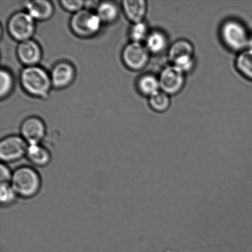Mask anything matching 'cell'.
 Listing matches in <instances>:
<instances>
[{"instance_id": "6da1fadb", "label": "cell", "mask_w": 252, "mask_h": 252, "mask_svg": "<svg viewBox=\"0 0 252 252\" xmlns=\"http://www.w3.org/2000/svg\"><path fill=\"white\" fill-rule=\"evenodd\" d=\"M20 81L27 94L38 98L48 97L53 87L50 74L38 65L26 66L21 71Z\"/></svg>"}, {"instance_id": "7a4b0ae2", "label": "cell", "mask_w": 252, "mask_h": 252, "mask_svg": "<svg viewBox=\"0 0 252 252\" xmlns=\"http://www.w3.org/2000/svg\"><path fill=\"white\" fill-rule=\"evenodd\" d=\"M11 187L17 195L24 198H31L38 193L41 188V179L35 170L22 167L12 174Z\"/></svg>"}, {"instance_id": "3957f363", "label": "cell", "mask_w": 252, "mask_h": 252, "mask_svg": "<svg viewBox=\"0 0 252 252\" xmlns=\"http://www.w3.org/2000/svg\"><path fill=\"white\" fill-rule=\"evenodd\" d=\"M102 24V22L97 14L83 9L73 14L70 20V26L76 35L88 38L98 33Z\"/></svg>"}, {"instance_id": "277c9868", "label": "cell", "mask_w": 252, "mask_h": 252, "mask_svg": "<svg viewBox=\"0 0 252 252\" xmlns=\"http://www.w3.org/2000/svg\"><path fill=\"white\" fill-rule=\"evenodd\" d=\"M7 31L15 40L21 42L31 39L35 31V21L27 12H17L7 22Z\"/></svg>"}, {"instance_id": "5b68a950", "label": "cell", "mask_w": 252, "mask_h": 252, "mask_svg": "<svg viewBox=\"0 0 252 252\" xmlns=\"http://www.w3.org/2000/svg\"><path fill=\"white\" fill-rule=\"evenodd\" d=\"M222 39L226 45L233 51H241L248 46L249 37L245 27L240 22L228 21L221 27Z\"/></svg>"}, {"instance_id": "8992f818", "label": "cell", "mask_w": 252, "mask_h": 252, "mask_svg": "<svg viewBox=\"0 0 252 252\" xmlns=\"http://www.w3.org/2000/svg\"><path fill=\"white\" fill-rule=\"evenodd\" d=\"M122 59L125 65L130 70H142L147 65L150 52L142 43L132 42L123 49Z\"/></svg>"}, {"instance_id": "52a82bcc", "label": "cell", "mask_w": 252, "mask_h": 252, "mask_svg": "<svg viewBox=\"0 0 252 252\" xmlns=\"http://www.w3.org/2000/svg\"><path fill=\"white\" fill-rule=\"evenodd\" d=\"M24 138L17 135L5 137L0 142V158L4 162H13L21 159L27 152Z\"/></svg>"}, {"instance_id": "ba28073f", "label": "cell", "mask_w": 252, "mask_h": 252, "mask_svg": "<svg viewBox=\"0 0 252 252\" xmlns=\"http://www.w3.org/2000/svg\"><path fill=\"white\" fill-rule=\"evenodd\" d=\"M160 88L168 95L175 94L182 90L185 84V73L174 65L162 71L159 78Z\"/></svg>"}, {"instance_id": "9c48e42d", "label": "cell", "mask_w": 252, "mask_h": 252, "mask_svg": "<svg viewBox=\"0 0 252 252\" xmlns=\"http://www.w3.org/2000/svg\"><path fill=\"white\" fill-rule=\"evenodd\" d=\"M22 137L30 145L39 144L46 134V126L40 118L31 117L25 120L21 127Z\"/></svg>"}, {"instance_id": "30bf717a", "label": "cell", "mask_w": 252, "mask_h": 252, "mask_svg": "<svg viewBox=\"0 0 252 252\" xmlns=\"http://www.w3.org/2000/svg\"><path fill=\"white\" fill-rule=\"evenodd\" d=\"M50 77L53 87L63 89L72 83L75 77V69L72 64L67 62H61L54 66Z\"/></svg>"}, {"instance_id": "8fae6325", "label": "cell", "mask_w": 252, "mask_h": 252, "mask_svg": "<svg viewBox=\"0 0 252 252\" xmlns=\"http://www.w3.org/2000/svg\"><path fill=\"white\" fill-rule=\"evenodd\" d=\"M17 56L19 61L26 66L37 65L42 58L41 48L37 42L29 39L19 43Z\"/></svg>"}, {"instance_id": "7c38bea8", "label": "cell", "mask_w": 252, "mask_h": 252, "mask_svg": "<svg viewBox=\"0 0 252 252\" xmlns=\"http://www.w3.org/2000/svg\"><path fill=\"white\" fill-rule=\"evenodd\" d=\"M25 6L26 12L34 21H46L53 16L54 12L53 4L48 0L27 1Z\"/></svg>"}, {"instance_id": "4fadbf2b", "label": "cell", "mask_w": 252, "mask_h": 252, "mask_svg": "<svg viewBox=\"0 0 252 252\" xmlns=\"http://www.w3.org/2000/svg\"><path fill=\"white\" fill-rule=\"evenodd\" d=\"M122 6L126 17L133 24L142 22L147 14V2L145 0H125Z\"/></svg>"}, {"instance_id": "5bb4252c", "label": "cell", "mask_w": 252, "mask_h": 252, "mask_svg": "<svg viewBox=\"0 0 252 252\" xmlns=\"http://www.w3.org/2000/svg\"><path fill=\"white\" fill-rule=\"evenodd\" d=\"M27 155L29 160L38 166H44L50 162V153L45 148L39 144L30 145Z\"/></svg>"}, {"instance_id": "9a60e30c", "label": "cell", "mask_w": 252, "mask_h": 252, "mask_svg": "<svg viewBox=\"0 0 252 252\" xmlns=\"http://www.w3.org/2000/svg\"><path fill=\"white\" fill-rule=\"evenodd\" d=\"M186 56H194V48L192 44L185 39L175 42L169 51V59L172 63L177 59Z\"/></svg>"}, {"instance_id": "2e32d148", "label": "cell", "mask_w": 252, "mask_h": 252, "mask_svg": "<svg viewBox=\"0 0 252 252\" xmlns=\"http://www.w3.org/2000/svg\"><path fill=\"white\" fill-rule=\"evenodd\" d=\"M102 23L110 24L117 19L119 10L114 2L105 1L100 2L97 8V13Z\"/></svg>"}, {"instance_id": "e0dca14e", "label": "cell", "mask_w": 252, "mask_h": 252, "mask_svg": "<svg viewBox=\"0 0 252 252\" xmlns=\"http://www.w3.org/2000/svg\"><path fill=\"white\" fill-rule=\"evenodd\" d=\"M167 45L166 36L162 32L154 31L148 34L146 47L150 53L158 54L164 51Z\"/></svg>"}, {"instance_id": "ac0fdd59", "label": "cell", "mask_w": 252, "mask_h": 252, "mask_svg": "<svg viewBox=\"0 0 252 252\" xmlns=\"http://www.w3.org/2000/svg\"><path fill=\"white\" fill-rule=\"evenodd\" d=\"M137 87L143 95L150 97L159 91V79L152 75L143 76L138 81Z\"/></svg>"}, {"instance_id": "d6986e66", "label": "cell", "mask_w": 252, "mask_h": 252, "mask_svg": "<svg viewBox=\"0 0 252 252\" xmlns=\"http://www.w3.org/2000/svg\"><path fill=\"white\" fill-rule=\"evenodd\" d=\"M236 66L244 76L252 80V49H246L239 54Z\"/></svg>"}, {"instance_id": "ffe728a7", "label": "cell", "mask_w": 252, "mask_h": 252, "mask_svg": "<svg viewBox=\"0 0 252 252\" xmlns=\"http://www.w3.org/2000/svg\"><path fill=\"white\" fill-rule=\"evenodd\" d=\"M149 102L153 110L158 112H165L170 105L169 95L163 91H159L150 96Z\"/></svg>"}, {"instance_id": "44dd1931", "label": "cell", "mask_w": 252, "mask_h": 252, "mask_svg": "<svg viewBox=\"0 0 252 252\" xmlns=\"http://www.w3.org/2000/svg\"><path fill=\"white\" fill-rule=\"evenodd\" d=\"M14 87V79L12 74L7 69L0 71V97H6L11 93Z\"/></svg>"}, {"instance_id": "7402d4cb", "label": "cell", "mask_w": 252, "mask_h": 252, "mask_svg": "<svg viewBox=\"0 0 252 252\" xmlns=\"http://www.w3.org/2000/svg\"><path fill=\"white\" fill-rule=\"evenodd\" d=\"M148 34L147 25L144 22H137L131 27L130 36L132 42L141 43V42L147 39Z\"/></svg>"}, {"instance_id": "603a6c76", "label": "cell", "mask_w": 252, "mask_h": 252, "mask_svg": "<svg viewBox=\"0 0 252 252\" xmlns=\"http://www.w3.org/2000/svg\"><path fill=\"white\" fill-rule=\"evenodd\" d=\"M17 194L9 184H1L0 189V201L1 204L6 206L13 202L16 199Z\"/></svg>"}, {"instance_id": "cb8c5ba5", "label": "cell", "mask_w": 252, "mask_h": 252, "mask_svg": "<svg viewBox=\"0 0 252 252\" xmlns=\"http://www.w3.org/2000/svg\"><path fill=\"white\" fill-rule=\"evenodd\" d=\"M194 56H186L177 59L173 63V65L185 73L191 71L194 67Z\"/></svg>"}, {"instance_id": "d4e9b609", "label": "cell", "mask_w": 252, "mask_h": 252, "mask_svg": "<svg viewBox=\"0 0 252 252\" xmlns=\"http://www.w3.org/2000/svg\"><path fill=\"white\" fill-rule=\"evenodd\" d=\"M61 6L66 11L76 13L85 7V1L83 0H76V1H70V0H62L60 1Z\"/></svg>"}, {"instance_id": "484cf974", "label": "cell", "mask_w": 252, "mask_h": 252, "mask_svg": "<svg viewBox=\"0 0 252 252\" xmlns=\"http://www.w3.org/2000/svg\"><path fill=\"white\" fill-rule=\"evenodd\" d=\"M1 169V184H9V181H11L12 175L6 165L1 164L0 167Z\"/></svg>"}, {"instance_id": "4316f807", "label": "cell", "mask_w": 252, "mask_h": 252, "mask_svg": "<svg viewBox=\"0 0 252 252\" xmlns=\"http://www.w3.org/2000/svg\"><path fill=\"white\" fill-rule=\"evenodd\" d=\"M100 2L97 1H85V9L90 10L93 8H97Z\"/></svg>"}, {"instance_id": "83f0119b", "label": "cell", "mask_w": 252, "mask_h": 252, "mask_svg": "<svg viewBox=\"0 0 252 252\" xmlns=\"http://www.w3.org/2000/svg\"><path fill=\"white\" fill-rule=\"evenodd\" d=\"M248 47H249V49H252V38H249Z\"/></svg>"}]
</instances>
